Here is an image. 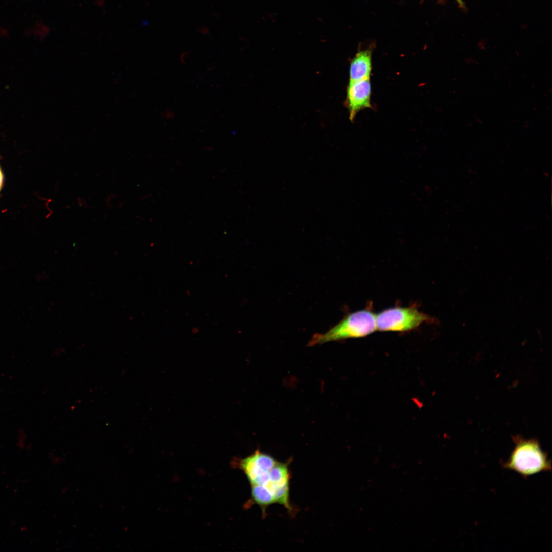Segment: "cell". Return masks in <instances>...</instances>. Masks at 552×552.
<instances>
[{
  "instance_id": "obj_6",
  "label": "cell",
  "mask_w": 552,
  "mask_h": 552,
  "mask_svg": "<svg viewBox=\"0 0 552 552\" xmlns=\"http://www.w3.org/2000/svg\"><path fill=\"white\" fill-rule=\"evenodd\" d=\"M372 49H367L356 54L350 64V81L370 79L372 70Z\"/></svg>"
},
{
  "instance_id": "obj_7",
  "label": "cell",
  "mask_w": 552,
  "mask_h": 552,
  "mask_svg": "<svg viewBox=\"0 0 552 552\" xmlns=\"http://www.w3.org/2000/svg\"><path fill=\"white\" fill-rule=\"evenodd\" d=\"M251 497L254 503L265 509L275 503L274 498L270 491L265 486H251Z\"/></svg>"
},
{
  "instance_id": "obj_8",
  "label": "cell",
  "mask_w": 552,
  "mask_h": 552,
  "mask_svg": "<svg viewBox=\"0 0 552 552\" xmlns=\"http://www.w3.org/2000/svg\"><path fill=\"white\" fill-rule=\"evenodd\" d=\"M3 175L0 168V190L2 188L3 183Z\"/></svg>"
},
{
  "instance_id": "obj_2",
  "label": "cell",
  "mask_w": 552,
  "mask_h": 552,
  "mask_svg": "<svg viewBox=\"0 0 552 552\" xmlns=\"http://www.w3.org/2000/svg\"><path fill=\"white\" fill-rule=\"evenodd\" d=\"M376 330V315L367 309L358 310L348 314L326 333L314 335L309 345L323 344L350 338L363 337Z\"/></svg>"
},
{
  "instance_id": "obj_4",
  "label": "cell",
  "mask_w": 552,
  "mask_h": 552,
  "mask_svg": "<svg viewBox=\"0 0 552 552\" xmlns=\"http://www.w3.org/2000/svg\"><path fill=\"white\" fill-rule=\"evenodd\" d=\"M277 462L271 456L257 450L251 455L241 459L239 466L251 486H266L270 481V470Z\"/></svg>"
},
{
  "instance_id": "obj_5",
  "label": "cell",
  "mask_w": 552,
  "mask_h": 552,
  "mask_svg": "<svg viewBox=\"0 0 552 552\" xmlns=\"http://www.w3.org/2000/svg\"><path fill=\"white\" fill-rule=\"evenodd\" d=\"M371 93L370 79L349 81L347 89L346 104L351 121L360 111L372 108Z\"/></svg>"
},
{
  "instance_id": "obj_3",
  "label": "cell",
  "mask_w": 552,
  "mask_h": 552,
  "mask_svg": "<svg viewBox=\"0 0 552 552\" xmlns=\"http://www.w3.org/2000/svg\"><path fill=\"white\" fill-rule=\"evenodd\" d=\"M431 319L414 307L390 308L376 315L377 330L380 331H408Z\"/></svg>"
},
{
  "instance_id": "obj_9",
  "label": "cell",
  "mask_w": 552,
  "mask_h": 552,
  "mask_svg": "<svg viewBox=\"0 0 552 552\" xmlns=\"http://www.w3.org/2000/svg\"><path fill=\"white\" fill-rule=\"evenodd\" d=\"M457 1L458 3H459V4H460L461 5H463L462 0H457Z\"/></svg>"
},
{
  "instance_id": "obj_1",
  "label": "cell",
  "mask_w": 552,
  "mask_h": 552,
  "mask_svg": "<svg viewBox=\"0 0 552 552\" xmlns=\"http://www.w3.org/2000/svg\"><path fill=\"white\" fill-rule=\"evenodd\" d=\"M515 445L502 467L514 471L524 478L551 470V461L535 439H515Z\"/></svg>"
}]
</instances>
